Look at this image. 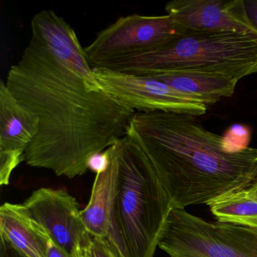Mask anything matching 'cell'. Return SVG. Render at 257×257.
<instances>
[{
  "instance_id": "cell-6",
  "label": "cell",
  "mask_w": 257,
  "mask_h": 257,
  "mask_svg": "<svg viewBox=\"0 0 257 257\" xmlns=\"http://www.w3.org/2000/svg\"><path fill=\"white\" fill-rule=\"evenodd\" d=\"M93 71L110 95L135 112L161 111L195 117L207 112L208 106L199 97L180 92L151 76L104 67H95Z\"/></svg>"
},
{
  "instance_id": "cell-16",
  "label": "cell",
  "mask_w": 257,
  "mask_h": 257,
  "mask_svg": "<svg viewBox=\"0 0 257 257\" xmlns=\"http://www.w3.org/2000/svg\"><path fill=\"white\" fill-rule=\"evenodd\" d=\"M109 152L107 150L92 155L88 159V168L96 174L105 172L109 165Z\"/></svg>"
},
{
  "instance_id": "cell-18",
  "label": "cell",
  "mask_w": 257,
  "mask_h": 257,
  "mask_svg": "<svg viewBox=\"0 0 257 257\" xmlns=\"http://www.w3.org/2000/svg\"><path fill=\"white\" fill-rule=\"evenodd\" d=\"M0 257H26L13 247L4 237H0Z\"/></svg>"
},
{
  "instance_id": "cell-8",
  "label": "cell",
  "mask_w": 257,
  "mask_h": 257,
  "mask_svg": "<svg viewBox=\"0 0 257 257\" xmlns=\"http://www.w3.org/2000/svg\"><path fill=\"white\" fill-rule=\"evenodd\" d=\"M26 210L49 233L51 239L75 257L80 248L89 249L91 236L74 197L63 190L40 188L24 202Z\"/></svg>"
},
{
  "instance_id": "cell-17",
  "label": "cell",
  "mask_w": 257,
  "mask_h": 257,
  "mask_svg": "<svg viewBox=\"0 0 257 257\" xmlns=\"http://www.w3.org/2000/svg\"><path fill=\"white\" fill-rule=\"evenodd\" d=\"M91 257H118L103 238L91 237V244L89 249Z\"/></svg>"
},
{
  "instance_id": "cell-3",
  "label": "cell",
  "mask_w": 257,
  "mask_h": 257,
  "mask_svg": "<svg viewBox=\"0 0 257 257\" xmlns=\"http://www.w3.org/2000/svg\"><path fill=\"white\" fill-rule=\"evenodd\" d=\"M113 145L118 182L112 224L104 240L118 257H154L171 202L139 144L125 135Z\"/></svg>"
},
{
  "instance_id": "cell-13",
  "label": "cell",
  "mask_w": 257,
  "mask_h": 257,
  "mask_svg": "<svg viewBox=\"0 0 257 257\" xmlns=\"http://www.w3.org/2000/svg\"><path fill=\"white\" fill-rule=\"evenodd\" d=\"M174 89L199 97L211 106L223 97L233 95L238 81L224 75L198 72H177L153 75Z\"/></svg>"
},
{
  "instance_id": "cell-9",
  "label": "cell",
  "mask_w": 257,
  "mask_h": 257,
  "mask_svg": "<svg viewBox=\"0 0 257 257\" xmlns=\"http://www.w3.org/2000/svg\"><path fill=\"white\" fill-rule=\"evenodd\" d=\"M167 15L186 31L235 32L257 37L248 19L244 0H174L165 5Z\"/></svg>"
},
{
  "instance_id": "cell-15",
  "label": "cell",
  "mask_w": 257,
  "mask_h": 257,
  "mask_svg": "<svg viewBox=\"0 0 257 257\" xmlns=\"http://www.w3.org/2000/svg\"><path fill=\"white\" fill-rule=\"evenodd\" d=\"M219 224L226 232L232 236L240 244L257 255V228L221 222Z\"/></svg>"
},
{
  "instance_id": "cell-21",
  "label": "cell",
  "mask_w": 257,
  "mask_h": 257,
  "mask_svg": "<svg viewBox=\"0 0 257 257\" xmlns=\"http://www.w3.org/2000/svg\"><path fill=\"white\" fill-rule=\"evenodd\" d=\"M90 249V248H89ZM89 249H85V248H80L78 249L75 257H91L90 255Z\"/></svg>"
},
{
  "instance_id": "cell-12",
  "label": "cell",
  "mask_w": 257,
  "mask_h": 257,
  "mask_svg": "<svg viewBox=\"0 0 257 257\" xmlns=\"http://www.w3.org/2000/svg\"><path fill=\"white\" fill-rule=\"evenodd\" d=\"M109 167L96 174L88 204L82 210V217L91 237L105 239L110 229L116 195L118 164L114 145L107 149Z\"/></svg>"
},
{
  "instance_id": "cell-5",
  "label": "cell",
  "mask_w": 257,
  "mask_h": 257,
  "mask_svg": "<svg viewBox=\"0 0 257 257\" xmlns=\"http://www.w3.org/2000/svg\"><path fill=\"white\" fill-rule=\"evenodd\" d=\"M168 15L123 16L84 48L93 68L118 58L154 50L186 32Z\"/></svg>"
},
{
  "instance_id": "cell-14",
  "label": "cell",
  "mask_w": 257,
  "mask_h": 257,
  "mask_svg": "<svg viewBox=\"0 0 257 257\" xmlns=\"http://www.w3.org/2000/svg\"><path fill=\"white\" fill-rule=\"evenodd\" d=\"M207 205L217 222L257 228V195L249 189L225 194Z\"/></svg>"
},
{
  "instance_id": "cell-10",
  "label": "cell",
  "mask_w": 257,
  "mask_h": 257,
  "mask_svg": "<svg viewBox=\"0 0 257 257\" xmlns=\"http://www.w3.org/2000/svg\"><path fill=\"white\" fill-rule=\"evenodd\" d=\"M38 116L0 82V184L9 185L13 171L39 132Z\"/></svg>"
},
{
  "instance_id": "cell-22",
  "label": "cell",
  "mask_w": 257,
  "mask_h": 257,
  "mask_svg": "<svg viewBox=\"0 0 257 257\" xmlns=\"http://www.w3.org/2000/svg\"><path fill=\"white\" fill-rule=\"evenodd\" d=\"M252 193L255 194V195H257V180L252 183V186L248 188Z\"/></svg>"
},
{
  "instance_id": "cell-19",
  "label": "cell",
  "mask_w": 257,
  "mask_h": 257,
  "mask_svg": "<svg viewBox=\"0 0 257 257\" xmlns=\"http://www.w3.org/2000/svg\"><path fill=\"white\" fill-rule=\"evenodd\" d=\"M248 19L257 29V0H244Z\"/></svg>"
},
{
  "instance_id": "cell-2",
  "label": "cell",
  "mask_w": 257,
  "mask_h": 257,
  "mask_svg": "<svg viewBox=\"0 0 257 257\" xmlns=\"http://www.w3.org/2000/svg\"><path fill=\"white\" fill-rule=\"evenodd\" d=\"M126 135L151 162L172 208L207 204L257 180V149L230 151L223 137L204 128L195 116L136 112Z\"/></svg>"
},
{
  "instance_id": "cell-11",
  "label": "cell",
  "mask_w": 257,
  "mask_h": 257,
  "mask_svg": "<svg viewBox=\"0 0 257 257\" xmlns=\"http://www.w3.org/2000/svg\"><path fill=\"white\" fill-rule=\"evenodd\" d=\"M0 237L26 257H47L50 236L23 204L6 202L1 206Z\"/></svg>"
},
{
  "instance_id": "cell-20",
  "label": "cell",
  "mask_w": 257,
  "mask_h": 257,
  "mask_svg": "<svg viewBox=\"0 0 257 257\" xmlns=\"http://www.w3.org/2000/svg\"><path fill=\"white\" fill-rule=\"evenodd\" d=\"M47 257H71L64 249L55 243L52 239L49 242Z\"/></svg>"
},
{
  "instance_id": "cell-1",
  "label": "cell",
  "mask_w": 257,
  "mask_h": 257,
  "mask_svg": "<svg viewBox=\"0 0 257 257\" xmlns=\"http://www.w3.org/2000/svg\"><path fill=\"white\" fill-rule=\"evenodd\" d=\"M6 84L38 116L25 162L73 179L89 158L125 136L135 111L100 85L74 30L52 10L31 20V37Z\"/></svg>"
},
{
  "instance_id": "cell-4",
  "label": "cell",
  "mask_w": 257,
  "mask_h": 257,
  "mask_svg": "<svg viewBox=\"0 0 257 257\" xmlns=\"http://www.w3.org/2000/svg\"><path fill=\"white\" fill-rule=\"evenodd\" d=\"M98 67L140 76L177 72L224 75L239 81L257 73V37L187 31L165 46Z\"/></svg>"
},
{
  "instance_id": "cell-7",
  "label": "cell",
  "mask_w": 257,
  "mask_h": 257,
  "mask_svg": "<svg viewBox=\"0 0 257 257\" xmlns=\"http://www.w3.org/2000/svg\"><path fill=\"white\" fill-rule=\"evenodd\" d=\"M170 257H257L230 235L184 208H172L159 242Z\"/></svg>"
}]
</instances>
